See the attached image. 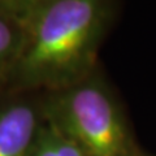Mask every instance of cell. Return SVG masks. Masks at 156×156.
Returning a JSON list of instances; mask_svg holds the SVG:
<instances>
[{"label": "cell", "instance_id": "obj_6", "mask_svg": "<svg viewBox=\"0 0 156 156\" xmlns=\"http://www.w3.org/2000/svg\"><path fill=\"white\" fill-rule=\"evenodd\" d=\"M47 0H0V17L25 26Z\"/></svg>", "mask_w": 156, "mask_h": 156}, {"label": "cell", "instance_id": "obj_3", "mask_svg": "<svg viewBox=\"0 0 156 156\" xmlns=\"http://www.w3.org/2000/svg\"><path fill=\"white\" fill-rule=\"evenodd\" d=\"M41 129L37 111L27 103L0 108V156H29Z\"/></svg>", "mask_w": 156, "mask_h": 156}, {"label": "cell", "instance_id": "obj_4", "mask_svg": "<svg viewBox=\"0 0 156 156\" xmlns=\"http://www.w3.org/2000/svg\"><path fill=\"white\" fill-rule=\"evenodd\" d=\"M29 156H87L78 144L52 124L41 126Z\"/></svg>", "mask_w": 156, "mask_h": 156}, {"label": "cell", "instance_id": "obj_5", "mask_svg": "<svg viewBox=\"0 0 156 156\" xmlns=\"http://www.w3.org/2000/svg\"><path fill=\"white\" fill-rule=\"evenodd\" d=\"M23 42V26L9 18L0 17V74L13 72L21 55Z\"/></svg>", "mask_w": 156, "mask_h": 156}, {"label": "cell", "instance_id": "obj_1", "mask_svg": "<svg viewBox=\"0 0 156 156\" xmlns=\"http://www.w3.org/2000/svg\"><path fill=\"white\" fill-rule=\"evenodd\" d=\"M112 0H47L23 26L13 73L21 83L65 89L86 80L109 27Z\"/></svg>", "mask_w": 156, "mask_h": 156}, {"label": "cell", "instance_id": "obj_2", "mask_svg": "<svg viewBox=\"0 0 156 156\" xmlns=\"http://www.w3.org/2000/svg\"><path fill=\"white\" fill-rule=\"evenodd\" d=\"M46 116L87 156H133L125 117L100 81L86 78L62 89L47 103Z\"/></svg>", "mask_w": 156, "mask_h": 156}]
</instances>
